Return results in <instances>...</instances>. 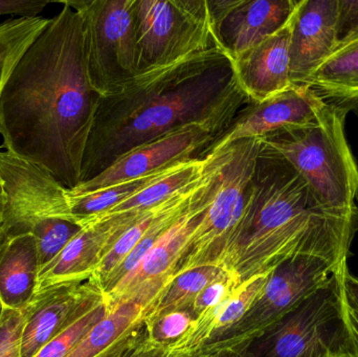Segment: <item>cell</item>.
Masks as SVG:
<instances>
[{"instance_id": "6da1fadb", "label": "cell", "mask_w": 358, "mask_h": 357, "mask_svg": "<svg viewBox=\"0 0 358 357\" xmlns=\"http://www.w3.org/2000/svg\"><path fill=\"white\" fill-rule=\"evenodd\" d=\"M60 3L0 92V136L8 152L73 190L81 184L100 96L88 79L81 16L66 0Z\"/></svg>"}, {"instance_id": "7a4b0ae2", "label": "cell", "mask_w": 358, "mask_h": 357, "mask_svg": "<svg viewBox=\"0 0 358 357\" xmlns=\"http://www.w3.org/2000/svg\"><path fill=\"white\" fill-rule=\"evenodd\" d=\"M235 63L218 45L147 67L99 96L82 163L81 184L147 143L189 125L225 132L250 104Z\"/></svg>"}, {"instance_id": "3957f363", "label": "cell", "mask_w": 358, "mask_h": 357, "mask_svg": "<svg viewBox=\"0 0 358 357\" xmlns=\"http://www.w3.org/2000/svg\"><path fill=\"white\" fill-rule=\"evenodd\" d=\"M358 232V207L324 205L283 157L261 143L250 203L222 266L243 283L296 256L347 263Z\"/></svg>"}, {"instance_id": "277c9868", "label": "cell", "mask_w": 358, "mask_h": 357, "mask_svg": "<svg viewBox=\"0 0 358 357\" xmlns=\"http://www.w3.org/2000/svg\"><path fill=\"white\" fill-rule=\"evenodd\" d=\"M349 111L326 104L309 123L260 138L296 170L324 205L338 211L358 207V166L345 133Z\"/></svg>"}, {"instance_id": "5b68a950", "label": "cell", "mask_w": 358, "mask_h": 357, "mask_svg": "<svg viewBox=\"0 0 358 357\" xmlns=\"http://www.w3.org/2000/svg\"><path fill=\"white\" fill-rule=\"evenodd\" d=\"M260 138H248L206 155L212 178L208 207L185 243L173 278L206 265H220L245 215Z\"/></svg>"}, {"instance_id": "8992f818", "label": "cell", "mask_w": 358, "mask_h": 357, "mask_svg": "<svg viewBox=\"0 0 358 357\" xmlns=\"http://www.w3.org/2000/svg\"><path fill=\"white\" fill-rule=\"evenodd\" d=\"M341 270L308 299L238 350L241 356L345 357L347 330Z\"/></svg>"}, {"instance_id": "52a82bcc", "label": "cell", "mask_w": 358, "mask_h": 357, "mask_svg": "<svg viewBox=\"0 0 358 357\" xmlns=\"http://www.w3.org/2000/svg\"><path fill=\"white\" fill-rule=\"evenodd\" d=\"M82 18L90 86L108 96L142 71L136 0H66Z\"/></svg>"}, {"instance_id": "ba28073f", "label": "cell", "mask_w": 358, "mask_h": 357, "mask_svg": "<svg viewBox=\"0 0 358 357\" xmlns=\"http://www.w3.org/2000/svg\"><path fill=\"white\" fill-rule=\"evenodd\" d=\"M344 265L347 263L319 256H296L286 260L269 274L243 316L197 354L219 350L238 351L319 291Z\"/></svg>"}, {"instance_id": "9c48e42d", "label": "cell", "mask_w": 358, "mask_h": 357, "mask_svg": "<svg viewBox=\"0 0 358 357\" xmlns=\"http://www.w3.org/2000/svg\"><path fill=\"white\" fill-rule=\"evenodd\" d=\"M142 69L217 45L208 0H136Z\"/></svg>"}, {"instance_id": "30bf717a", "label": "cell", "mask_w": 358, "mask_h": 357, "mask_svg": "<svg viewBox=\"0 0 358 357\" xmlns=\"http://www.w3.org/2000/svg\"><path fill=\"white\" fill-rule=\"evenodd\" d=\"M0 176L3 184V222L6 236L31 233L52 219L76 221L66 188L39 166L12 153L0 152Z\"/></svg>"}, {"instance_id": "8fae6325", "label": "cell", "mask_w": 358, "mask_h": 357, "mask_svg": "<svg viewBox=\"0 0 358 357\" xmlns=\"http://www.w3.org/2000/svg\"><path fill=\"white\" fill-rule=\"evenodd\" d=\"M208 174V186L189 209L159 239L129 274L105 293L109 312L128 301L142 302L155 307L162 293L173 279L187 239L208 207L212 188L210 171Z\"/></svg>"}, {"instance_id": "7c38bea8", "label": "cell", "mask_w": 358, "mask_h": 357, "mask_svg": "<svg viewBox=\"0 0 358 357\" xmlns=\"http://www.w3.org/2000/svg\"><path fill=\"white\" fill-rule=\"evenodd\" d=\"M224 132L203 125H189L174 130L152 142L132 149L105 171L73 189L84 193L100 190L120 182L148 175L181 161L202 159Z\"/></svg>"}, {"instance_id": "4fadbf2b", "label": "cell", "mask_w": 358, "mask_h": 357, "mask_svg": "<svg viewBox=\"0 0 358 357\" xmlns=\"http://www.w3.org/2000/svg\"><path fill=\"white\" fill-rule=\"evenodd\" d=\"M105 299L104 291L94 276L84 282L60 285L34 296L23 308L21 356H35L43 346Z\"/></svg>"}, {"instance_id": "5bb4252c", "label": "cell", "mask_w": 358, "mask_h": 357, "mask_svg": "<svg viewBox=\"0 0 358 357\" xmlns=\"http://www.w3.org/2000/svg\"><path fill=\"white\" fill-rule=\"evenodd\" d=\"M300 0H210L217 45L234 63L292 18Z\"/></svg>"}, {"instance_id": "9a60e30c", "label": "cell", "mask_w": 358, "mask_h": 357, "mask_svg": "<svg viewBox=\"0 0 358 357\" xmlns=\"http://www.w3.org/2000/svg\"><path fill=\"white\" fill-rule=\"evenodd\" d=\"M325 105L307 86H292L264 102H250L206 154L239 140L264 138L284 128L305 125L315 119Z\"/></svg>"}, {"instance_id": "2e32d148", "label": "cell", "mask_w": 358, "mask_h": 357, "mask_svg": "<svg viewBox=\"0 0 358 357\" xmlns=\"http://www.w3.org/2000/svg\"><path fill=\"white\" fill-rule=\"evenodd\" d=\"M134 222L136 220L121 217L85 222L81 232L39 270L34 296L52 287L92 278L110 245Z\"/></svg>"}, {"instance_id": "e0dca14e", "label": "cell", "mask_w": 358, "mask_h": 357, "mask_svg": "<svg viewBox=\"0 0 358 357\" xmlns=\"http://www.w3.org/2000/svg\"><path fill=\"white\" fill-rule=\"evenodd\" d=\"M338 0H300L290 39V81L304 86L338 45Z\"/></svg>"}, {"instance_id": "ac0fdd59", "label": "cell", "mask_w": 358, "mask_h": 357, "mask_svg": "<svg viewBox=\"0 0 358 357\" xmlns=\"http://www.w3.org/2000/svg\"><path fill=\"white\" fill-rule=\"evenodd\" d=\"M296 8L283 27L235 62L238 81L252 103L264 102L292 87L290 39Z\"/></svg>"}, {"instance_id": "d6986e66", "label": "cell", "mask_w": 358, "mask_h": 357, "mask_svg": "<svg viewBox=\"0 0 358 357\" xmlns=\"http://www.w3.org/2000/svg\"><path fill=\"white\" fill-rule=\"evenodd\" d=\"M155 306L138 301L120 304L96 323L65 357H117L145 335Z\"/></svg>"}, {"instance_id": "ffe728a7", "label": "cell", "mask_w": 358, "mask_h": 357, "mask_svg": "<svg viewBox=\"0 0 358 357\" xmlns=\"http://www.w3.org/2000/svg\"><path fill=\"white\" fill-rule=\"evenodd\" d=\"M40 264L29 233L6 236L0 231V302L6 309L22 310L33 299Z\"/></svg>"}, {"instance_id": "44dd1931", "label": "cell", "mask_w": 358, "mask_h": 357, "mask_svg": "<svg viewBox=\"0 0 358 357\" xmlns=\"http://www.w3.org/2000/svg\"><path fill=\"white\" fill-rule=\"evenodd\" d=\"M269 275L257 276L240 283L220 304L194 321L189 333L171 347L172 357H187L197 354L204 345L233 327L248 312L260 293Z\"/></svg>"}, {"instance_id": "7402d4cb", "label": "cell", "mask_w": 358, "mask_h": 357, "mask_svg": "<svg viewBox=\"0 0 358 357\" xmlns=\"http://www.w3.org/2000/svg\"><path fill=\"white\" fill-rule=\"evenodd\" d=\"M304 86L326 104L358 108V31L338 42Z\"/></svg>"}, {"instance_id": "603a6c76", "label": "cell", "mask_w": 358, "mask_h": 357, "mask_svg": "<svg viewBox=\"0 0 358 357\" xmlns=\"http://www.w3.org/2000/svg\"><path fill=\"white\" fill-rule=\"evenodd\" d=\"M206 163L204 157L178 161L165 175L141 190L134 196L126 199L125 201L115 205L105 213L84 220L80 226L88 220L109 217H136V216L143 215L148 210L161 205L174 193L198 182L204 175Z\"/></svg>"}, {"instance_id": "cb8c5ba5", "label": "cell", "mask_w": 358, "mask_h": 357, "mask_svg": "<svg viewBox=\"0 0 358 357\" xmlns=\"http://www.w3.org/2000/svg\"><path fill=\"white\" fill-rule=\"evenodd\" d=\"M227 272L220 265H206L179 274L166 287L148 320L176 310L192 308L198 295Z\"/></svg>"}, {"instance_id": "d4e9b609", "label": "cell", "mask_w": 358, "mask_h": 357, "mask_svg": "<svg viewBox=\"0 0 358 357\" xmlns=\"http://www.w3.org/2000/svg\"><path fill=\"white\" fill-rule=\"evenodd\" d=\"M50 18L12 17L0 22V92L23 52L46 27Z\"/></svg>"}, {"instance_id": "484cf974", "label": "cell", "mask_w": 358, "mask_h": 357, "mask_svg": "<svg viewBox=\"0 0 358 357\" xmlns=\"http://www.w3.org/2000/svg\"><path fill=\"white\" fill-rule=\"evenodd\" d=\"M167 201V199H166ZM165 201L157 207L149 210L144 216L136 220L129 228L125 231L113 245L109 247L108 251L105 254L104 257L101 260L100 265L96 270L94 278L98 279L101 286L103 283L108 279V277L121 265L122 262L131 253L132 249L142 240L143 237L150 230L152 224H155L157 215L163 209Z\"/></svg>"}, {"instance_id": "4316f807", "label": "cell", "mask_w": 358, "mask_h": 357, "mask_svg": "<svg viewBox=\"0 0 358 357\" xmlns=\"http://www.w3.org/2000/svg\"><path fill=\"white\" fill-rule=\"evenodd\" d=\"M81 230L79 224L64 219L50 220L34 228L29 234L37 245L40 270L54 260Z\"/></svg>"}, {"instance_id": "83f0119b", "label": "cell", "mask_w": 358, "mask_h": 357, "mask_svg": "<svg viewBox=\"0 0 358 357\" xmlns=\"http://www.w3.org/2000/svg\"><path fill=\"white\" fill-rule=\"evenodd\" d=\"M195 319L192 308H185L147 320V340L162 347H171L189 333Z\"/></svg>"}, {"instance_id": "f1b7e54d", "label": "cell", "mask_w": 358, "mask_h": 357, "mask_svg": "<svg viewBox=\"0 0 358 357\" xmlns=\"http://www.w3.org/2000/svg\"><path fill=\"white\" fill-rule=\"evenodd\" d=\"M109 312L107 300L94 306L86 312L77 322L63 331L58 337L46 344L34 357H65L73 349V346L90 331L92 326L104 319Z\"/></svg>"}, {"instance_id": "f546056e", "label": "cell", "mask_w": 358, "mask_h": 357, "mask_svg": "<svg viewBox=\"0 0 358 357\" xmlns=\"http://www.w3.org/2000/svg\"><path fill=\"white\" fill-rule=\"evenodd\" d=\"M343 316L347 330L345 357H358V276L348 265L341 270Z\"/></svg>"}, {"instance_id": "4dcf8cb0", "label": "cell", "mask_w": 358, "mask_h": 357, "mask_svg": "<svg viewBox=\"0 0 358 357\" xmlns=\"http://www.w3.org/2000/svg\"><path fill=\"white\" fill-rule=\"evenodd\" d=\"M24 321L23 309L3 308L0 316V357H22L21 340Z\"/></svg>"}, {"instance_id": "1f68e13d", "label": "cell", "mask_w": 358, "mask_h": 357, "mask_svg": "<svg viewBox=\"0 0 358 357\" xmlns=\"http://www.w3.org/2000/svg\"><path fill=\"white\" fill-rule=\"evenodd\" d=\"M240 283L238 282L235 276L229 272H225L220 278L208 284L198 295L192 305V310H193L195 318L197 319L198 316L206 314V312L220 304L223 300L227 299L235 291L236 287Z\"/></svg>"}, {"instance_id": "d6a6232c", "label": "cell", "mask_w": 358, "mask_h": 357, "mask_svg": "<svg viewBox=\"0 0 358 357\" xmlns=\"http://www.w3.org/2000/svg\"><path fill=\"white\" fill-rule=\"evenodd\" d=\"M48 3V0H0V16L37 17Z\"/></svg>"}, {"instance_id": "836d02e7", "label": "cell", "mask_w": 358, "mask_h": 357, "mask_svg": "<svg viewBox=\"0 0 358 357\" xmlns=\"http://www.w3.org/2000/svg\"><path fill=\"white\" fill-rule=\"evenodd\" d=\"M357 31L358 0H338V42Z\"/></svg>"}, {"instance_id": "e575fe53", "label": "cell", "mask_w": 358, "mask_h": 357, "mask_svg": "<svg viewBox=\"0 0 358 357\" xmlns=\"http://www.w3.org/2000/svg\"><path fill=\"white\" fill-rule=\"evenodd\" d=\"M117 357H172L167 348L150 343L145 335Z\"/></svg>"}, {"instance_id": "d590c367", "label": "cell", "mask_w": 358, "mask_h": 357, "mask_svg": "<svg viewBox=\"0 0 358 357\" xmlns=\"http://www.w3.org/2000/svg\"><path fill=\"white\" fill-rule=\"evenodd\" d=\"M187 357H242L241 354L235 350H219V351L197 354Z\"/></svg>"}, {"instance_id": "8d00e7d4", "label": "cell", "mask_w": 358, "mask_h": 357, "mask_svg": "<svg viewBox=\"0 0 358 357\" xmlns=\"http://www.w3.org/2000/svg\"><path fill=\"white\" fill-rule=\"evenodd\" d=\"M3 222V201H0V226Z\"/></svg>"}, {"instance_id": "74e56055", "label": "cell", "mask_w": 358, "mask_h": 357, "mask_svg": "<svg viewBox=\"0 0 358 357\" xmlns=\"http://www.w3.org/2000/svg\"><path fill=\"white\" fill-rule=\"evenodd\" d=\"M0 201H3V184H2L1 176H0Z\"/></svg>"}, {"instance_id": "f35d334b", "label": "cell", "mask_w": 358, "mask_h": 357, "mask_svg": "<svg viewBox=\"0 0 358 357\" xmlns=\"http://www.w3.org/2000/svg\"><path fill=\"white\" fill-rule=\"evenodd\" d=\"M2 310H3V307H2L1 302H0V316H1Z\"/></svg>"}]
</instances>
